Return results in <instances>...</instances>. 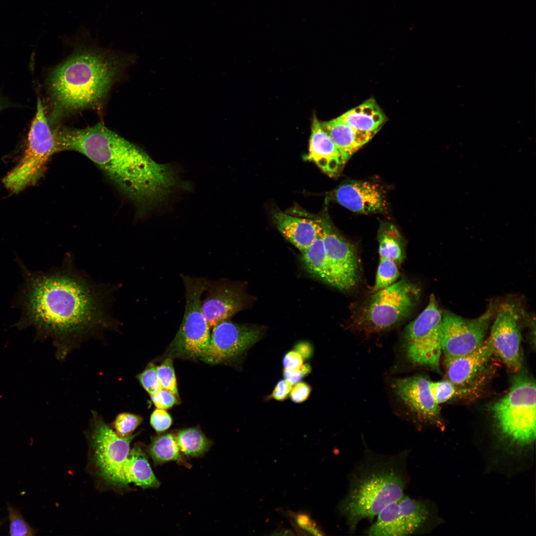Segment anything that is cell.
<instances>
[{
  "label": "cell",
  "instance_id": "b9f144b4",
  "mask_svg": "<svg viewBox=\"0 0 536 536\" xmlns=\"http://www.w3.org/2000/svg\"><path fill=\"white\" fill-rule=\"evenodd\" d=\"M294 350L300 354L303 360L309 359L313 354L312 345L306 341L297 342L294 347Z\"/></svg>",
  "mask_w": 536,
  "mask_h": 536
},
{
  "label": "cell",
  "instance_id": "484cf974",
  "mask_svg": "<svg viewBox=\"0 0 536 536\" xmlns=\"http://www.w3.org/2000/svg\"><path fill=\"white\" fill-rule=\"evenodd\" d=\"M302 261L306 270L323 282L334 286L328 264L322 231L312 244L302 253Z\"/></svg>",
  "mask_w": 536,
  "mask_h": 536
},
{
  "label": "cell",
  "instance_id": "8d00e7d4",
  "mask_svg": "<svg viewBox=\"0 0 536 536\" xmlns=\"http://www.w3.org/2000/svg\"><path fill=\"white\" fill-rule=\"evenodd\" d=\"M150 396L152 402L158 408L166 409L178 403V397L173 393L163 388Z\"/></svg>",
  "mask_w": 536,
  "mask_h": 536
},
{
  "label": "cell",
  "instance_id": "7c38bea8",
  "mask_svg": "<svg viewBox=\"0 0 536 536\" xmlns=\"http://www.w3.org/2000/svg\"><path fill=\"white\" fill-rule=\"evenodd\" d=\"M497 305L490 303L480 316L471 319L446 310L441 324L442 351L445 357H455L470 353L484 341Z\"/></svg>",
  "mask_w": 536,
  "mask_h": 536
},
{
  "label": "cell",
  "instance_id": "f1b7e54d",
  "mask_svg": "<svg viewBox=\"0 0 536 536\" xmlns=\"http://www.w3.org/2000/svg\"><path fill=\"white\" fill-rule=\"evenodd\" d=\"M399 275L397 264L389 259L380 258L372 292H375L392 285L396 282Z\"/></svg>",
  "mask_w": 536,
  "mask_h": 536
},
{
  "label": "cell",
  "instance_id": "277c9868",
  "mask_svg": "<svg viewBox=\"0 0 536 536\" xmlns=\"http://www.w3.org/2000/svg\"><path fill=\"white\" fill-rule=\"evenodd\" d=\"M408 452L385 456L366 450L351 473L348 490L338 505L350 533L360 521L372 519L404 494L409 477L406 470Z\"/></svg>",
  "mask_w": 536,
  "mask_h": 536
},
{
  "label": "cell",
  "instance_id": "7a4b0ae2",
  "mask_svg": "<svg viewBox=\"0 0 536 536\" xmlns=\"http://www.w3.org/2000/svg\"><path fill=\"white\" fill-rule=\"evenodd\" d=\"M57 152H79L94 162L143 212L164 202L179 186L175 170L153 160L142 149L102 124L54 132Z\"/></svg>",
  "mask_w": 536,
  "mask_h": 536
},
{
  "label": "cell",
  "instance_id": "4fadbf2b",
  "mask_svg": "<svg viewBox=\"0 0 536 536\" xmlns=\"http://www.w3.org/2000/svg\"><path fill=\"white\" fill-rule=\"evenodd\" d=\"M525 313L512 301L497 305L488 339L493 351L514 372L521 368V322Z\"/></svg>",
  "mask_w": 536,
  "mask_h": 536
},
{
  "label": "cell",
  "instance_id": "e0dca14e",
  "mask_svg": "<svg viewBox=\"0 0 536 536\" xmlns=\"http://www.w3.org/2000/svg\"><path fill=\"white\" fill-rule=\"evenodd\" d=\"M206 291L207 294L201 301V309L210 328L228 320L245 306L243 293L230 282H209Z\"/></svg>",
  "mask_w": 536,
  "mask_h": 536
},
{
  "label": "cell",
  "instance_id": "603a6c76",
  "mask_svg": "<svg viewBox=\"0 0 536 536\" xmlns=\"http://www.w3.org/2000/svg\"><path fill=\"white\" fill-rule=\"evenodd\" d=\"M121 482L122 487L132 483L144 489L160 486L146 454L139 445H134L130 451L122 469Z\"/></svg>",
  "mask_w": 536,
  "mask_h": 536
},
{
  "label": "cell",
  "instance_id": "60d3db41",
  "mask_svg": "<svg viewBox=\"0 0 536 536\" xmlns=\"http://www.w3.org/2000/svg\"><path fill=\"white\" fill-rule=\"evenodd\" d=\"M303 359L295 350H290L285 354L282 359L284 369L293 370L300 368L303 364Z\"/></svg>",
  "mask_w": 536,
  "mask_h": 536
},
{
  "label": "cell",
  "instance_id": "d6a6232c",
  "mask_svg": "<svg viewBox=\"0 0 536 536\" xmlns=\"http://www.w3.org/2000/svg\"><path fill=\"white\" fill-rule=\"evenodd\" d=\"M10 522L9 533L12 536H33L35 532L25 521L19 511L8 505Z\"/></svg>",
  "mask_w": 536,
  "mask_h": 536
},
{
  "label": "cell",
  "instance_id": "f35d334b",
  "mask_svg": "<svg viewBox=\"0 0 536 536\" xmlns=\"http://www.w3.org/2000/svg\"><path fill=\"white\" fill-rule=\"evenodd\" d=\"M311 391L312 388L309 384L300 381L292 388L289 396L293 402L302 403L308 399Z\"/></svg>",
  "mask_w": 536,
  "mask_h": 536
},
{
  "label": "cell",
  "instance_id": "5b68a950",
  "mask_svg": "<svg viewBox=\"0 0 536 536\" xmlns=\"http://www.w3.org/2000/svg\"><path fill=\"white\" fill-rule=\"evenodd\" d=\"M536 383L524 374L513 380L508 392L493 405L495 424L506 446L515 450L532 447L536 435Z\"/></svg>",
  "mask_w": 536,
  "mask_h": 536
},
{
  "label": "cell",
  "instance_id": "d590c367",
  "mask_svg": "<svg viewBox=\"0 0 536 536\" xmlns=\"http://www.w3.org/2000/svg\"><path fill=\"white\" fill-rule=\"evenodd\" d=\"M150 423L157 432L162 433L170 428L172 419L165 409L157 408L150 416Z\"/></svg>",
  "mask_w": 536,
  "mask_h": 536
},
{
  "label": "cell",
  "instance_id": "30bf717a",
  "mask_svg": "<svg viewBox=\"0 0 536 536\" xmlns=\"http://www.w3.org/2000/svg\"><path fill=\"white\" fill-rule=\"evenodd\" d=\"M92 414L89 435L92 462L99 477L107 484L122 487V469L136 434L121 438L97 412L93 411Z\"/></svg>",
  "mask_w": 536,
  "mask_h": 536
},
{
  "label": "cell",
  "instance_id": "836d02e7",
  "mask_svg": "<svg viewBox=\"0 0 536 536\" xmlns=\"http://www.w3.org/2000/svg\"><path fill=\"white\" fill-rule=\"evenodd\" d=\"M430 388L433 397L438 404L446 402L459 394L456 385L449 380L431 381Z\"/></svg>",
  "mask_w": 536,
  "mask_h": 536
},
{
  "label": "cell",
  "instance_id": "9c48e42d",
  "mask_svg": "<svg viewBox=\"0 0 536 536\" xmlns=\"http://www.w3.org/2000/svg\"><path fill=\"white\" fill-rule=\"evenodd\" d=\"M443 312L434 294H431L426 308L406 327L404 347L406 356L412 364L440 370L442 351L441 324Z\"/></svg>",
  "mask_w": 536,
  "mask_h": 536
},
{
  "label": "cell",
  "instance_id": "1f68e13d",
  "mask_svg": "<svg viewBox=\"0 0 536 536\" xmlns=\"http://www.w3.org/2000/svg\"><path fill=\"white\" fill-rule=\"evenodd\" d=\"M156 374L161 388L170 391L178 397L176 378L172 359H166L156 367Z\"/></svg>",
  "mask_w": 536,
  "mask_h": 536
},
{
  "label": "cell",
  "instance_id": "e575fe53",
  "mask_svg": "<svg viewBox=\"0 0 536 536\" xmlns=\"http://www.w3.org/2000/svg\"><path fill=\"white\" fill-rule=\"evenodd\" d=\"M137 378L144 389L150 395L158 392L162 388L159 382L156 367L152 363L148 364Z\"/></svg>",
  "mask_w": 536,
  "mask_h": 536
},
{
  "label": "cell",
  "instance_id": "5bb4252c",
  "mask_svg": "<svg viewBox=\"0 0 536 536\" xmlns=\"http://www.w3.org/2000/svg\"><path fill=\"white\" fill-rule=\"evenodd\" d=\"M322 231L333 287L347 291L360 279L359 265L354 247L343 238L326 215L316 218Z\"/></svg>",
  "mask_w": 536,
  "mask_h": 536
},
{
  "label": "cell",
  "instance_id": "4316f807",
  "mask_svg": "<svg viewBox=\"0 0 536 536\" xmlns=\"http://www.w3.org/2000/svg\"><path fill=\"white\" fill-rule=\"evenodd\" d=\"M380 258L401 264L404 258V243L401 233L391 223L382 222L378 232Z\"/></svg>",
  "mask_w": 536,
  "mask_h": 536
},
{
  "label": "cell",
  "instance_id": "4dcf8cb0",
  "mask_svg": "<svg viewBox=\"0 0 536 536\" xmlns=\"http://www.w3.org/2000/svg\"><path fill=\"white\" fill-rule=\"evenodd\" d=\"M142 422V418L135 414L123 412L119 413L114 420L113 426L114 431L121 438H127L133 435L135 429Z\"/></svg>",
  "mask_w": 536,
  "mask_h": 536
},
{
  "label": "cell",
  "instance_id": "f546056e",
  "mask_svg": "<svg viewBox=\"0 0 536 536\" xmlns=\"http://www.w3.org/2000/svg\"><path fill=\"white\" fill-rule=\"evenodd\" d=\"M288 516L295 531L300 535L323 536V531L318 524L306 512L290 511Z\"/></svg>",
  "mask_w": 536,
  "mask_h": 536
},
{
  "label": "cell",
  "instance_id": "7bdbcfd3",
  "mask_svg": "<svg viewBox=\"0 0 536 536\" xmlns=\"http://www.w3.org/2000/svg\"><path fill=\"white\" fill-rule=\"evenodd\" d=\"M273 535H293L294 534L290 530L285 529L284 528H279L276 529L273 532Z\"/></svg>",
  "mask_w": 536,
  "mask_h": 536
},
{
  "label": "cell",
  "instance_id": "2e32d148",
  "mask_svg": "<svg viewBox=\"0 0 536 536\" xmlns=\"http://www.w3.org/2000/svg\"><path fill=\"white\" fill-rule=\"evenodd\" d=\"M430 382L424 376L417 375L398 379L393 386L398 397L419 419L440 425L439 404L433 397Z\"/></svg>",
  "mask_w": 536,
  "mask_h": 536
},
{
  "label": "cell",
  "instance_id": "74e56055",
  "mask_svg": "<svg viewBox=\"0 0 536 536\" xmlns=\"http://www.w3.org/2000/svg\"><path fill=\"white\" fill-rule=\"evenodd\" d=\"M312 371V368L309 363L303 364L298 369L293 370H286L283 371L284 379L292 385L301 381L305 377L308 375Z\"/></svg>",
  "mask_w": 536,
  "mask_h": 536
},
{
  "label": "cell",
  "instance_id": "ffe728a7",
  "mask_svg": "<svg viewBox=\"0 0 536 536\" xmlns=\"http://www.w3.org/2000/svg\"><path fill=\"white\" fill-rule=\"evenodd\" d=\"M492 354V346L487 338L480 346L470 353L459 356L445 357L448 380L460 386L469 383L484 367Z\"/></svg>",
  "mask_w": 536,
  "mask_h": 536
},
{
  "label": "cell",
  "instance_id": "83f0119b",
  "mask_svg": "<svg viewBox=\"0 0 536 536\" xmlns=\"http://www.w3.org/2000/svg\"><path fill=\"white\" fill-rule=\"evenodd\" d=\"M176 438L182 453L189 458L202 457L212 444L201 429L196 427L179 430Z\"/></svg>",
  "mask_w": 536,
  "mask_h": 536
},
{
  "label": "cell",
  "instance_id": "d6986e66",
  "mask_svg": "<svg viewBox=\"0 0 536 536\" xmlns=\"http://www.w3.org/2000/svg\"><path fill=\"white\" fill-rule=\"evenodd\" d=\"M304 159L314 162L330 177L337 176L346 163L316 118L313 121L309 151Z\"/></svg>",
  "mask_w": 536,
  "mask_h": 536
},
{
  "label": "cell",
  "instance_id": "52a82bcc",
  "mask_svg": "<svg viewBox=\"0 0 536 536\" xmlns=\"http://www.w3.org/2000/svg\"><path fill=\"white\" fill-rule=\"evenodd\" d=\"M27 139L20 161L3 180L4 186L14 193L36 183L43 175L49 159L57 152L54 132L49 126L39 98Z\"/></svg>",
  "mask_w": 536,
  "mask_h": 536
},
{
  "label": "cell",
  "instance_id": "6da1fadb",
  "mask_svg": "<svg viewBox=\"0 0 536 536\" xmlns=\"http://www.w3.org/2000/svg\"><path fill=\"white\" fill-rule=\"evenodd\" d=\"M22 268L18 302L23 312L17 326H31L39 338H51L60 359L84 338L116 326L110 313L111 289L92 281L71 262L47 272Z\"/></svg>",
  "mask_w": 536,
  "mask_h": 536
},
{
  "label": "cell",
  "instance_id": "9a60e30c",
  "mask_svg": "<svg viewBox=\"0 0 536 536\" xmlns=\"http://www.w3.org/2000/svg\"><path fill=\"white\" fill-rule=\"evenodd\" d=\"M264 332L262 326L222 321L212 328L209 344L202 359L214 364L237 358L260 340Z\"/></svg>",
  "mask_w": 536,
  "mask_h": 536
},
{
  "label": "cell",
  "instance_id": "7402d4cb",
  "mask_svg": "<svg viewBox=\"0 0 536 536\" xmlns=\"http://www.w3.org/2000/svg\"><path fill=\"white\" fill-rule=\"evenodd\" d=\"M321 124L324 130L339 151L345 162L377 133L357 130L337 118Z\"/></svg>",
  "mask_w": 536,
  "mask_h": 536
},
{
  "label": "cell",
  "instance_id": "ba28073f",
  "mask_svg": "<svg viewBox=\"0 0 536 536\" xmlns=\"http://www.w3.org/2000/svg\"><path fill=\"white\" fill-rule=\"evenodd\" d=\"M186 303L183 320L169 346L170 354L186 358L202 357L209 344L210 329L201 309V297L209 282L206 279L182 275Z\"/></svg>",
  "mask_w": 536,
  "mask_h": 536
},
{
  "label": "cell",
  "instance_id": "3957f363",
  "mask_svg": "<svg viewBox=\"0 0 536 536\" xmlns=\"http://www.w3.org/2000/svg\"><path fill=\"white\" fill-rule=\"evenodd\" d=\"M126 63L95 49L79 51L51 73L48 91L54 123L86 109H99Z\"/></svg>",
  "mask_w": 536,
  "mask_h": 536
},
{
  "label": "cell",
  "instance_id": "d4e9b609",
  "mask_svg": "<svg viewBox=\"0 0 536 536\" xmlns=\"http://www.w3.org/2000/svg\"><path fill=\"white\" fill-rule=\"evenodd\" d=\"M147 452L155 465L163 464L170 461H176L179 464L190 468L183 457L176 436L171 433H165L152 438Z\"/></svg>",
  "mask_w": 536,
  "mask_h": 536
},
{
  "label": "cell",
  "instance_id": "44dd1931",
  "mask_svg": "<svg viewBox=\"0 0 536 536\" xmlns=\"http://www.w3.org/2000/svg\"><path fill=\"white\" fill-rule=\"evenodd\" d=\"M273 219L283 236L301 253L312 245L321 232L316 219L295 217L281 211L275 212Z\"/></svg>",
  "mask_w": 536,
  "mask_h": 536
},
{
  "label": "cell",
  "instance_id": "8992f818",
  "mask_svg": "<svg viewBox=\"0 0 536 536\" xmlns=\"http://www.w3.org/2000/svg\"><path fill=\"white\" fill-rule=\"evenodd\" d=\"M421 295L420 287L403 278L374 292L359 308L354 318L355 327L366 334L389 329L412 312Z\"/></svg>",
  "mask_w": 536,
  "mask_h": 536
},
{
  "label": "cell",
  "instance_id": "ab89813d",
  "mask_svg": "<svg viewBox=\"0 0 536 536\" xmlns=\"http://www.w3.org/2000/svg\"><path fill=\"white\" fill-rule=\"evenodd\" d=\"M292 388V385L285 379L279 380L268 398L277 401H284L288 397Z\"/></svg>",
  "mask_w": 536,
  "mask_h": 536
},
{
  "label": "cell",
  "instance_id": "cb8c5ba5",
  "mask_svg": "<svg viewBox=\"0 0 536 536\" xmlns=\"http://www.w3.org/2000/svg\"><path fill=\"white\" fill-rule=\"evenodd\" d=\"M337 119L357 130L377 132L386 117L374 99H369L344 113Z\"/></svg>",
  "mask_w": 536,
  "mask_h": 536
},
{
  "label": "cell",
  "instance_id": "ac0fdd59",
  "mask_svg": "<svg viewBox=\"0 0 536 536\" xmlns=\"http://www.w3.org/2000/svg\"><path fill=\"white\" fill-rule=\"evenodd\" d=\"M332 198L346 208L357 212L369 213L385 210L384 197L376 185L361 181L341 184L332 194Z\"/></svg>",
  "mask_w": 536,
  "mask_h": 536
},
{
  "label": "cell",
  "instance_id": "8fae6325",
  "mask_svg": "<svg viewBox=\"0 0 536 536\" xmlns=\"http://www.w3.org/2000/svg\"><path fill=\"white\" fill-rule=\"evenodd\" d=\"M431 505L403 494L383 509L366 533L373 536H403L420 534L433 520Z\"/></svg>",
  "mask_w": 536,
  "mask_h": 536
}]
</instances>
